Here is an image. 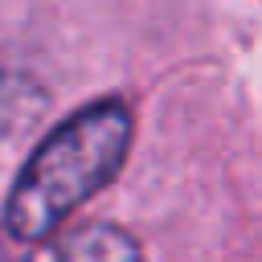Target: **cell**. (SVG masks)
Here are the masks:
<instances>
[{
    "mask_svg": "<svg viewBox=\"0 0 262 262\" xmlns=\"http://www.w3.org/2000/svg\"><path fill=\"white\" fill-rule=\"evenodd\" d=\"M25 262H143V250L119 225H82L41 237Z\"/></svg>",
    "mask_w": 262,
    "mask_h": 262,
    "instance_id": "2",
    "label": "cell"
},
{
    "mask_svg": "<svg viewBox=\"0 0 262 262\" xmlns=\"http://www.w3.org/2000/svg\"><path fill=\"white\" fill-rule=\"evenodd\" d=\"M0 262H4V242H0Z\"/></svg>",
    "mask_w": 262,
    "mask_h": 262,
    "instance_id": "3",
    "label": "cell"
},
{
    "mask_svg": "<svg viewBox=\"0 0 262 262\" xmlns=\"http://www.w3.org/2000/svg\"><path fill=\"white\" fill-rule=\"evenodd\" d=\"M131 147V111L119 98H102L70 115L57 131L41 139V147L20 168L8 205L4 233L16 242H41L57 233V225L86 205L98 188H106Z\"/></svg>",
    "mask_w": 262,
    "mask_h": 262,
    "instance_id": "1",
    "label": "cell"
}]
</instances>
